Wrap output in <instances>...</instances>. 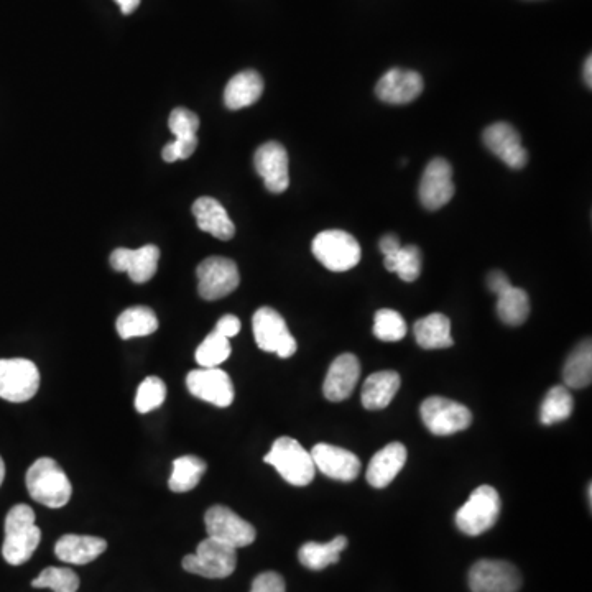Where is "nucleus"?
<instances>
[{
    "label": "nucleus",
    "mask_w": 592,
    "mask_h": 592,
    "mask_svg": "<svg viewBox=\"0 0 592 592\" xmlns=\"http://www.w3.org/2000/svg\"><path fill=\"white\" fill-rule=\"evenodd\" d=\"M264 93V79L257 71L237 73L224 89V104L231 111H239L259 101Z\"/></svg>",
    "instance_id": "obj_24"
},
{
    "label": "nucleus",
    "mask_w": 592,
    "mask_h": 592,
    "mask_svg": "<svg viewBox=\"0 0 592 592\" xmlns=\"http://www.w3.org/2000/svg\"><path fill=\"white\" fill-rule=\"evenodd\" d=\"M254 165L270 193L280 195L288 190L290 186L288 153L282 144L267 142L260 145L254 155Z\"/></svg>",
    "instance_id": "obj_15"
},
{
    "label": "nucleus",
    "mask_w": 592,
    "mask_h": 592,
    "mask_svg": "<svg viewBox=\"0 0 592 592\" xmlns=\"http://www.w3.org/2000/svg\"><path fill=\"white\" fill-rule=\"evenodd\" d=\"M167 398V385L158 377H147L135 395V408L139 413H148L160 407Z\"/></svg>",
    "instance_id": "obj_37"
},
{
    "label": "nucleus",
    "mask_w": 592,
    "mask_h": 592,
    "mask_svg": "<svg viewBox=\"0 0 592 592\" xmlns=\"http://www.w3.org/2000/svg\"><path fill=\"white\" fill-rule=\"evenodd\" d=\"M400 384L402 379L394 370H380L369 375L362 387V405L367 410H382L389 407L400 389Z\"/></svg>",
    "instance_id": "obj_25"
},
{
    "label": "nucleus",
    "mask_w": 592,
    "mask_h": 592,
    "mask_svg": "<svg viewBox=\"0 0 592 592\" xmlns=\"http://www.w3.org/2000/svg\"><path fill=\"white\" fill-rule=\"evenodd\" d=\"M198 148V137L193 139H175L163 148L162 157L167 163H175L178 160H188Z\"/></svg>",
    "instance_id": "obj_39"
},
{
    "label": "nucleus",
    "mask_w": 592,
    "mask_h": 592,
    "mask_svg": "<svg viewBox=\"0 0 592 592\" xmlns=\"http://www.w3.org/2000/svg\"><path fill=\"white\" fill-rule=\"evenodd\" d=\"M204 523L209 538L226 543L236 550L252 545L257 537L255 528L249 522L224 505L211 507L204 515Z\"/></svg>",
    "instance_id": "obj_11"
},
{
    "label": "nucleus",
    "mask_w": 592,
    "mask_h": 592,
    "mask_svg": "<svg viewBox=\"0 0 592 592\" xmlns=\"http://www.w3.org/2000/svg\"><path fill=\"white\" fill-rule=\"evenodd\" d=\"M4 477H5L4 459L0 458V486H2V482H4Z\"/></svg>",
    "instance_id": "obj_46"
},
{
    "label": "nucleus",
    "mask_w": 592,
    "mask_h": 592,
    "mask_svg": "<svg viewBox=\"0 0 592 592\" xmlns=\"http://www.w3.org/2000/svg\"><path fill=\"white\" fill-rule=\"evenodd\" d=\"M42 540V532L35 523V512L30 505L12 507L5 518V540L2 556L12 566H20L32 558Z\"/></svg>",
    "instance_id": "obj_1"
},
{
    "label": "nucleus",
    "mask_w": 592,
    "mask_h": 592,
    "mask_svg": "<svg viewBox=\"0 0 592 592\" xmlns=\"http://www.w3.org/2000/svg\"><path fill=\"white\" fill-rule=\"evenodd\" d=\"M186 387L191 395L211 403L214 407L226 408L234 402V385L231 377L218 367L191 370L186 377Z\"/></svg>",
    "instance_id": "obj_14"
},
{
    "label": "nucleus",
    "mask_w": 592,
    "mask_h": 592,
    "mask_svg": "<svg viewBox=\"0 0 592 592\" xmlns=\"http://www.w3.org/2000/svg\"><path fill=\"white\" fill-rule=\"evenodd\" d=\"M361 377V362L354 354H341L334 359L329 366L328 374L324 379V397L329 402H343L351 397Z\"/></svg>",
    "instance_id": "obj_19"
},
{
    "label": "nucleus",
    "mask_w": 592,
    "mask_h": 592,
    "mask_svg": "<svg viewBox=\"0 0 592 592\" xmlns=\"http://www.w3.org/2000/svg\"><path fill=\"white\" fill-rule=\"evenodd\" d=\"M106 550V540L88 535H65L55 545L58 560L68 565H88Z\"/></svg>",
    "instance_id": "obj_23"
},
{
    "label": "nucleus",
    "mask_w": 592,
    "mask_h": 592,
    "mask_svg": "<svg viewBox=\"0 0 592 592\" xmlns=\"http://www.w3.org/2000/svg\"><path fill=\"white\" fill-rule=\"evenodd\" d=\"M592 58L591 55L588 56V60L584 63V83L588 84L589 88L592 86Z\"/></svg>",
    "instance_id": "obj_45"
},
{
    "label": "nucleus",
    "mask_w": 592,
    "mask_h": 592,
    "mask_svg": "<svg viewBox=\"0 0 592 592\" xmlns=\"http://www.w3.org/2000/svg\"><path fill=\"white\" fill-rule=\"evenodd\" d=\"M198 293L203 300L216 301L236 292L241 283V273L236 262L226 257H209L196 269Z\"/></svg>",
    "instance_id": "obj_10"
},
{
    "label": "nucleus",
    "mask_w": 592,
    "mask_h": 592,
    "mask_svg": "<svg viewBox=\"0 0 592 592\" xmlns=\"http://www.w3.org/2000/svg\"><path fill=\"white\" fill-rule=\"evenodd\" d=\"M347 546L346 537H336L329 543L308 542L298 551V560L305 568L321 571L338 563L339 556Z\"/></svg>",
    "instance_id": "obj_27"
},
{
    "label": "nucleus",
    "mask_w": 592,
    "mask_h": 592,
    "mask_svg": "<svg viewBox=\"0 0 592 592\" xmlns=\"http://www.w3.org/2000/svg\"><path fill=\"white\" fill-rule=\"evenodd\" d=\"M116 328L122 339L144 338L157 331V315L148 306H134L117 318Z\"/></svg>",
    "instance_id": "obj_28"
},
{
    "label": "nucleus",
    "mask_w": 592,
    "mask_h": 592,
    "mask_svg": "<svg viewBox=\"0 0 592 592\" xmlns=\"http://www.w3.org/2000/svg\"><path fill=\"white\" fill-rule=\"evenodd\" d=\"M420 413L426 428L436 436H451L468 430L472 423L468 407L444 397L426 398L421 403Z\"/></svg>",
    "instance_id": "obj_9"
},
{
    "label": "nucleus",
    "mask_w": 592,
    "mask_h": 592,
    "mask_svg": "<svg viewBox=\"0 0 592 592\" xmlns=\"http://www.w3.org/2000/svg\"><path fill=\"white\" fill-rule=\"evenodd\" d=\"M574 400L568 387L558 385L546 394L540 408V420L543 425H555L561 421L568 420L573 413Z\"/></svg>",
    "instance_id": "obj_32"
},
{
    "label": "nucleus",
    "mask_w": 592,
    "mask_h": 592,
    "mask_svg": "<svg viewBox=\"0 0 592 592\" xmlns=\"http://www.w3.org/2000/svg\"><path fill=\"white\" fill-rule=\"evenodd\" d=\"M237 550L214 538L199 543L195 555L183 558V569L208 579H224L236 571Z\"/></svg>",
    "instance_id": "obj_6"
},
{
    "label": "nucleus",
    "mask_w": 592,
    "mask_h": 592,
    "mask_svg": "<svg viewBox=\"0 0 592 592\" xmlns=\"http://www.w3.org/2000/svg\"><path fill=\"white\" fill-rule=\"evenodd\" d=\"M206 468L208 466L198 456H181V458L175 459L172 476L168 479L170 491L176 492V494L193 491L201 481Z\"/></svg>",
    "instance_id": "obj_30"
},
{
    "label": "nucleus",
    "mask_w": 592,
    "mask_h": 592,
    "mask_svg": "<svg viewBox=\"0 0 592 592\" xmlns=\"http://www.w3.org/2000/svg\"><path fill=\"white\" fill-rule=\"evenodd\" d=\"M32 586L37 589H51L53 592H78L79 578L73 569L50 566L33 579Z\"/></svg>",
    "instance_id": "obj_35"
},
{
    "label": "nucleus",
    "mask_w": 592,
    "mask_h": 592,
    "mask_svg": "<svg viewBox=\"0 0 592 592\" xmlns=\"http://www.w3.org/2000/svg\"><path fill=\"white\" fill-rule=\"evenodd\" d=\"M241 328V320H239L237 316L224 315L221 320L218 321V324H216V329H214V331L221 334V336H224V338L231 339L239 334Z\"/></svg>",
    "instance_id": "obj_41"
},
{
    "label": "nucleus",
    "mask_w": 592,
    "mask_h": 592,
    "mask_svg": "<svg viewBox=\"0 0 592 592\" xmlns=\"http://www.w3.org/2000/svg\"><path fill=\"white\" fill-rule=\"evenodd\" d=\"M40 389L38 367L28 359H0V398L7 402L32 400Z\"/></svg>",
    "instance_id": "obj_8"
},
{
    "label": "nucleus",
    "mask_w": 592,
    "mask_h": 592,
    "mask_svg": "<svg viewBox=\"0 0 592 592\" xmlns=\"http://www.w3.org/2000/svg\"><path fill=\"white\" fill-rule=\"evenodd\" d=\"M25 482L30 497L50 509L65 507L73 494L70 479L55 459H37L28 469Z\"/></svg>",
    "instance_id": "obj_2"
},
{
    "label": "nucleus",
    "mask_w": 592,
    "mask_h": 592,
    "mask_svg": "<svg viewBox=\"0 0 592 592\" xmlns=\"http://www.w3.org/2000/svg\"><path fill=\"white\" fill-rule=\"evenodd\" d=\"M374 336L384 343H397L407 336V323L394 310H379L374 316Z\"/></svg>",
    "instance_id": "obj_36"
},
{
    "label": "nucleus",
    "mask_w": 592,
    "mask_h": 592,
    "mask_svg": "<svg viewBox=\"0 0 592 592\" xmlns=\"http://www.w3.org/2000/svg\"><path fill=\"white\" fill-rule=\"evenodd\" d=\"M499 515V492L494 487L481 486L472 492L468 502L456 512V525L469 537H479L494 527Z\"/></svg>",
    "instance_id": "obj_5"
},
{
    "label": "nucleus",
    "mask_w": 592,
    "mask_h": 592,
    "mask_svg": "<svg viewBox=\"0 0 592 592\" xmlns=\"http://www.w3.org/2000/svg\"><path fill=\"white\" fill-rule=\"evenodd\" d=\"M487 287H489L492 293L499 296L500 293L509 290L512 287V283H510L509 277L504 272L495 270V272L489 273V277H487Z\"/></svg>",
    "instance_id": "obj_42"
},
{
    "label": "nucleus",
    "mask_w": 592,
    "mask_h": 592,
    "mask_svg": "<svg viewBox=\"0 0 592 592\" xmlns=\"http://www.w3.org/2000/svg\"><path fill=\"white\" fill-rule=\"evenodd\" d=\"M472 592H517L522 588V576L512 563L481 560L469 571Z\"/></svg>",
    "instance_id": "obj_12"
},
{
    "label": "nucleus",
    "mask_w": 592,
    "mask_h": 592,
    "mask_svg": "<svg viewBox=\"0 0 592 592\" xmlns=\"http://www.w3.org/2000/svg\"><path fill=\"white\" fill-rule=\"evenodd\" d=\"M168 127L175 135V139H193V137H198L199 117L190 109L176 107L175 111L170 114Z\"/></svg>",
    "instance_id": "obj_38"
},
{
    "label": "nucleus",
    "mask_w": 592,
    "mask_h": 592,
    "mask_svg": "<svg viewBox=\"0 0 592 592\" xmlns=\"http://www.w3.org/2000/svg\"><path fill=\"white\" fill-rule=\"evenodd\" d=\"M231 351L229 339L213 331L196 349V362L204 369L218 367L229 359Z\"/></svg>",
    "instance_id": "obj_34"
},
{
    "label": "nucleus",
    "mask_w": 592,
    "mask_h": 592,
    "mask_svg": "<svg viewBox=\"0 0 592 592\" xmlns=\"http://www.w3.org/2000/svg\"><path fill=\"white\" fill-rule=\"evenodd\" d=\"M264 461L277 469L278 474L292 486L305 487L315 479L316 468L311 454L288 436H282L273 443Z\"/></svg>",
    "instance_id": "obj_3"
},
{
    "label": "nucleus",
    "mask_w": 592,
    "mask_h": 592,
    "mask_svg": "<svg viewBox=\"0 0 592 592\" xmlns=\"http://www.w3.org/2000/svg\"><path fill=\"white\" fill-rule=\"evenodd\" d=\"M116 2L121 7V12L124 15L132 14L140 5V0H116Z\"/></svg>",
    "instance_id": "obj_44"
},
{
    "label": "nucleus",
    "mask_w": 592,
    "mask_h": 592,
    "mask_svg": "<svg viewBox=\"0 0 592 592\" xmlns=\"http://www.w3.org/2000/svg\"><path fill=\"white\" fill-rule=\"evenodd\" d=\"M313 255L331 272H347L361 262L359 242L349 232L331 229L323 231L313 241Z\"/></svg>",
    "instance_id": "obj_4"
},
{
    "label": "nucleus",
    "mask_w": 592,
    "mask_h": 592,
    "mask_svg": "<svg viewBox=\"0 0 592 592\" xmlns=\"http://www.w3.org/2000/svg\"><path fill=\"white\" fill-rule=\"evenodd\" d=\"M497 315L502 323L520 326L530 315V298L522 288L510 287L497 296Z\"/></svg>",
    "instance_id": "obj_31"
},
{
    "label": "nucleus",
    "mask_w": 592,
    "mask_h": 592,
    "mask_svg": "<svg viewBox=\"0 0 592 592\" xmlns=\"http://www.w3.org/2000/svg\"><path fill=\"white\" fill-rule=\"evenodd\" d=\"M482 142L512 170H522L527 165L528 153L523 148L522 137L507 122L489 125L482 134Z\"/></svg>",
    "instance_id": "obj_16"
},
{
    "label": "nucleus",
    "mask_w": 592,
    "mask_h": 592,
    "mask_svg": "<svg viewBox=\"0 0 592 592\" xmlns=\"http://www.w3.org/2000/svg\"><path fill=\"white\" fill-rule=\"evenodd\" d=\"M453 168L444 158H433L421 176L418 196L423 208L436 211L453 199Z\"/></svg>",
    "instance_id": "obj_13"
},
{
    "label": "nucleus",
    "mask_w": 592,
    "mask_h": 592,
    "mask_svg": "<svg viewBox=\"0 0 592 592\" xmlns=\"http://www.w3.org/2000/svg\"><path fill=\"white\" fill-rule=\"evenodd\" d=\"M193 216L199 229L208 232L221 241H231L236 234V226L229 218L226 209L218 199L201 196L193 204Z\"/></svg>",
    "instance_id": "obj_22"
},
{
    "label": "nucleus",
    "mask_w": 592,
    "mask_h": 592,
    "mask_svg": "<svg viewBox=\"0 0 592 592\" xmlns=\"http://www.w3.org/2000/svg\"><path fill=\"white\" fill-rule=\"evenodd\" d=\"M285 579L278 573L267 571L254 579L250 592H285Z\"/></svg>",
    "instance_id": "obj_40"
},
{
    "label": "nucleus",
    "mask_w": 592,
    "mask_h": 592,
    "mask_svg": "<svg viewBox=\"0 0 592 592\" xmlns=\"http://www.w3.org/2000/svg\"><path fill=\"white\" fill-rule=\"evenodd\" d=\"M400 247H402V244H400L398 237L394 236V234H387V236L382 237L379 242L380 252L384 255L392 254V252L400 249Z\"/></svg>",
    "instance_id": "obj_43"
},
{
    "label": "nucleus",
    "mask_w": 592,
    "mask_h": 592,
    "mask_svg": "<svg viewBox=\"0 0 592 592\" xmlns=\"http://www.w3.org/2000/svg\"><path fill=\"white\" fill-rule=\"evenodd\" d=\"M592 346L591 341H583L569 354L563 369V380L568 389H584L591 385Z\"/></svg>",
    "instance_id": "obj_29"
},
{
    "label": "nucleus",
    "mask_w": 592,
    "mask_h": 592,
    "mask_svg": "<svg viewBox=\"0 0 592 592\" xmlns=\"http://www.w3.org/2000/svg\"><path fill=\"white\" fill-rule=\"evenodd\" d=\"M423 86V78L417 71L394 68L380 78L375 86V94L382 102L403 106L415 101L423 93Z\"/></svg>",
    "instance_id": "obj_17"
},
{
    "label": "nucleus",
    "mask_w": 592,
    "mask_h": 592,
    "mask_svg": "<svg viewBox=\"0 0 592 592\" xmlns=\"http://www.w3.org/2000/svg\"><path fill=\"white\" fill-rule=\"evenodd\" d=\"M415 339L423 349H446L454 344L451 321L441 313L425 316L413 326Z\"/></svg>",
    "instance_id": "obj_26"
},
{
    "label": "nucleus",
    "mask_w": 592,
    "mask_h": 592,
    "mask_svg": "<svg viewBox=\"0 0 592 592\" xmlns=\"http://www.w3.org/2000/svg\"><path fill=\"white\" fill-rule=\"evenodd\" d=\"M310 454L315 468L320 469L324 476L336 479V481H354L361 472V461L356 454L339 448V446L326 443L316 444Z\"/></svg>",
    "instance_id": "obj_18"
},
{
    "label": "nucleus",
    "mask_w": 592,
    "mask_h": 592,
    "mask_svg": "<svg viewBox=\"0 0 592 592\" xmlns=\"http://www.w3.org/2000/svg\"><path fill=\"white\" fill-rule=\"evenodd\" d=\"M385 269L397 273L403 282H415L421 273V252L417 246L400 247L384 255Z\"/></svg>",
    "instance_id": "obj_33"
},
{
    "label": "nucleus",
    "mask_w": 592,
    "mask_h": 592,
    "mask_svg": "<svg viewBox=\"0 0 592 592\" xmlns=\"http://www.w3.org/2000/svg\"><path fill=\"white\" fill-rule=\"evenodd\" d=\"M407 463V448L402 443H390L375 453L367 468V482L375 489H384L394 482Z\"/></svg>",
    "instance_id": "obj_21"
},
{
    "label": "nucleus",
    "mask_w": 592,
    "mask_h": 592,
    "mask_svg": "<svg viewBox=\"0 0 592 592\" xmlns=\"http://www.w3.org/2000/svg\"><path fill=\"white\" fill-rule=\"evenodd\" d=\"M160 249L157 246H144L140 249H116L111 255L112 269L129 273L135 283H147L157 273Z\"/></svg>",
    "instance_id": "obj_20"
},
{
    "label": "nucleus",
    "mask_w": 592,
    "mask_h": 592,
    "mask_svg": "<svg viewBox=\"0 0 592 592\" xmlns=\"http://www.w3.org/2000/svg\"><path fill=\"white\" fill-rule=\"evenodd\" d=\"M252 328H254L255 343L262 351L275 352L278 357L288 359L298 349L296 339L288 331L287 321L283 320V316L278 311L269 306L255 311Z\"/></svg>",
    "instance_id": "obj_7"
}]
</instances>
